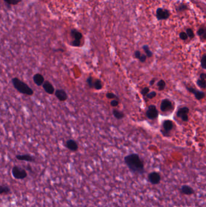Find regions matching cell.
<instances>
[{"label": "cell", "instance_id": "cell-38", "mask_svg": "<svg viewBox=\"0 0 206 207\" xmlns=\"http://www.w3.org/2000/svg\"><path fill=\"white\" fill-rule=\"evenodd\" d=\"M205 78H206V74L205 73H202L200 74L199 75V79H202V80H205Z\"/></svg>", "mask_w": 206, "mask_h": 207}, {"label": "cell", "instance_id": "cell-12", "mask_svg": "<svg viewBox=\"0 0 206 207\" xmlns=\"http://www.w3.org/2000/svg\"><path fill=\"white\" fill-rule=\"evenodd\" d=\"M56 97L60 101H65L68 99V95L65 91L63 89H58L55 91Z\"/></svg>", "mask_w": 206, "mask_h": 207}, {"label": "cell", "instance_id": "cell-25", "mask_svg": "<svg viewBox=\"0 0 206 207\" xmlns=\"http://www.w3.org/2000/svg\"><path fill=\"white\" fill-rule=\"evenodd\" d=\"M196 84L201 89H205V88H206V82H205V80H202V79H201L199 78L196 81Z\"/></svg>", "mask_w": 206, "mask_h": 207}, {"label": "cell", "instance_id": "cell-39", "mask_svg": "<svg viewBox=\"0 0 206 207\" xmlns=\"http://www.w3.org/2000/svg\"><path fill=\"white\" fill-rule=\"evenodd\" d=\"M155 80H156V79H155V78H153V79H152L150 81V82H149V85H153L155 84Z\"/></svg>", "mask_w": 206, "mask_h": 207}, {"label": "cell", "instance_id": "cell-27", "mask_svg": "<svg viewBox=\"0 0 206 207\" xmlns=\"http://www.w3.org/2000/svg\"><path fill=\"white\" fill-rule=\"evenodd\" d=\"M201 65L203 69H206V55L204 54L201 59Z\"/></svg>", "mask_w": 206, "mask_h": 207}, {"label": "cell", "instance_id": "cell-34", "mask_svg": "<svg viewBox=\"0 0 206 207\" xmlns=\"http://www.w3.org/2000/svg\"><path fill=\"white\" fill-rule=\"evenodd\" d=\"M71 45L73 47H79L80 46V41H78V40H73L71 43Z\"/></svg>", "mask_w": 206, "mask_h": 207}, {"label": "cell", "instance_id": "cell-7", "mask_svg": "<svg viewBox=\"0 0 206 207\" xmlns=\"http://www.w3.org/2000/svg\"><path fill=\"white\" fill-rule=\"evenodd\" d=\"M170 16V12L168 10L158 8L156 11V17L158 20H164L169 18Z\"/></svg>", "mask_w": 206, "mask_h": 207}, {"label": "cell", "instance_id": "cell-33", "mask_svg": "<svg viewBox=\"0 0 206 207\" xmlns=\"http://www.w3.org/2000/svg\"><path fill=\"white\" fill-rule=\"evenodd\" d=\"M149 92V88L146 87L143 88L142 90H141V94L143 96H146V94Z\"/></svg>", "mask_w": 206, "mask_h": 207}, {"label": "cell", "instance_id": "cell-26", "mask_svg": "<svg viewBox=\"0 0 206 207\" xmlns=\"http://www.w3.org/2000/svg\"><path fill=\"white\" fill-rule=\"evenodd\" d=\"M187 37L191 39L195 37V34L194 32L193 31V30L191 28H188L186 29V32Z\"/></svg>", "mask_w": 206, "mask_h": 207}, {"label": "cell", "instance_id": "cell-6", "mask_svg": "<svg viewBox=\"0 0 206 207\" xmlns=\"http://www.w3.org/2000/svg\"><path fill=\"white\" fill-rule=\"evenodd\" d=\"M189 113V109L187 107H184L178 109L176 112L177 117L181 118L183 121L187 122L189 120L188 113Z\"/></svg>", "mask_w": 206, "mask_h": 207}, {"label": "cell", "instance_id": "cell-21", "mask_svg": "<svg viewBox=\"0 0 206 207\" xmlns=\"http://www.w3.org/2000/svg\"><path fill=\"white\" fill-rule=\"evenodd\" d=\"M198 35L203 40H205L206 38V32H205V29L204 28H199V30L197 32Z\"/></svg>", "mask_w": 206, "mask_h": 207}, {"label": "cell", "instance_id": "cell-16", "mask_svg": "<svg viewBox=\"0 0 206 207\" xmlns=\"http://www.w3.org/2000/svg\"><path fill=\"white\" fill-rule=\"evenodd\" d=\"M33 79L34 82L38 85V86H41L42 85L44 81V77L41 74V73H36L35 74L33 77Z\"/></svg>", "mask_w": 206, "mask_h": 207}, {"label": "cell", "instance_id": "cell-4", "mask_svg": "<svg viewBox=\"0 0 206 207\" xmlns=\"http://www.w3.org/2000/svg\"><path fill=\"white\" fill-rule=\"evenodd\" d=\"M148 181L153 185H157L159 184L161 180V176L158 172L157 171H152L148 174Z\"/></svg>", "mask_w": 206, "mask_h": 207}, {"label": "cell", "instance_id": "cell-15", "mask_svg": "<svg viewBox=\"0 0 206 207\" xmlns=\"http://www.w3.org/2000/svg\"><path fill=\"white\" fill-rule=\"evenodd\" d=\"M16 158L19 161H23L31 162L35 161V158L30 154H18L16 156Z\"/></svg>", "mask_w": 206, "mask_h": 207}, {"label": "cell", "instance_id": "cell-13", "mask_svg": "<svg viewBox=\"0 0 206 207\" xmlns=\"http://www.w3.org/2000/svg\"><path fill=\"white\" fill-rule=\"evenodd\" d=\"M42 87L45 91L49 94H53L55 92V88L50 82L45 81L42 84Z\"/></svg>", "mask_w": 206, "mask_h": 207}, {"label": "cell", "instance_id": "cell-18", "mask_svg": "<svg viewBox=\"0 0 206 207\" xmlns=\"http://www.w3.org/2000/svg\"><path fill=\"white\" fill-rule=\"evenodd\" d=\"M113 113L114 117L117 119H122L125 117V114L123 112L116 109H113Z\"/></svg>", "mask_w": 206, "mask_h": 207}, {"label": "cell", "instance_id": "cell-19", "mask_svg": "<svg viewBox=\"0 0 206 207\" xmlns=\"http://www.w3.org/2000/svg\"><path fill=\"white\" fill-rule=\"evenodd\" d=\"M3 1L7 4L9 7H11V6L18 5L22 2V0H3Z\"/></svg>", "mask_w": 206, "mask_h": 207}, {"label": "cell", "instance_id": "cell-24", "mask_svg": "<svg viewBox=\"0 0 206 207\" xmlns=\"http://www.w3.org/2000/svg\"><path fill=\"white\" fill-rule=\"evenodd\" d=\"M157 85L158 87V90L159 91H162L166 87V82H165V81L163 79H160V81H158Z\"/></svg>", "mask_w": 206, "mask_h": 207}, {"label": "cell", "instance_id": "cell-22", "mask_svg": "<svg viewBox=\"0 0 206 207\" xmlns=\"http://www.w3.org/2000/svg\"><path fill=\"white\" fill-rule=\"evenodd\" d=\"M143 49L145 51V53H146V57L148 58H151L153 56V53L151 52V50H150L149 46L148 45H145L143 46Z\"/></svg>", "mask_w": 206, "mask_h": 207}, {"label": "cell", "instance_id": "cell-23", "mask_svg": "<svg viewBox=\"0 0 206 207\" xmlns=\"http://www.w3.org/2000/svg\"><path fill=\"white\" fill-rule=\"evenodd\" d=\"M102 83L100 79H95L94 81V88L97 90H99L102 88Z\"/></svg>", "mask_w": 206, "mask_h": 207}, {"label": "cell", "instance_id": "cell-35", "mask_svg": "<svg viewBox=\"0 0 206 207\" xmlns=\"http://www.w3.org/2000/svg\"><path fill=\"white\" fill-rule=\"evenodd\" d=\"M119 104V101H118L117 99H114V100H113L111 102V106H113V107H114L118 106Z\"/></svg>", "mask_w": 206, "mask_h": 207}, {"label": "cell", "instance_id": "cell-29", "mask_svg": "<svg viewBox=\"0 0 206 207\" xmlns=\"http://www.w3.org/2000/svg\"><path fill=\"white\" fill-rule=\"evenodd\" d=\"M156 96H157V93L155 91H151L150 93H148L146 94V97L150 99L154 98Z\"/></svg>", "mask_w": 206, "mask_h": 207}, {"label": "cell", "instance_id": "cell-20", "mask_svg": "<svg viewBox=\"0 0 206 207\" xmlns=\"http://www.w3.org/2000/svg\"><path fill=\"white\" fill-rule=\"evenodd\" d=\"M11 192V189L6 185H0V194H8Z\"/></svg>", "mask_w": 206, "mask_h": 207}, {"label": "cell", "instance_id": "cell-10", "mask_svg": "<svg viewBox=\"0 0 206 207\" xmlns=\"http://www.w3.org/2000/svg\"><path fill=\"white\" fill-rule=\"evenodd\" d=\"M179 192L181 194L186 196H191L195 193L194 189L188 185H183L181 186L179 188Z\"/></svg>", "mask_w": 206, "mask_h": 207}, {"label": "cell", "instance_id": "cell-36", "mask_svg": "<svg viewBox=\"0 0 206 207\" xmlns=\"http://www.w3.org/2000/svg\"><path fill=\"white\" fill-rule=\"evenodd\" d=\"M141 55H142V53H141V52L139 50H136L134 52V56H135L136 58H137L138 59L140 58Z\"/></svg>", "mask_w": 206, "mask_h": 207}, {"label": "cell", "instance_id": "cell-11", "mask_svg": "<svg viewBox=\"0 0 206 207\" xmlns=\"http://www.w3.org/2000/svg\"><path fill=\"white\" fill-rule=\"evenodd\" d=\"M186 89L190 92V93H192L194 94L195 98L197 99V100H201L203 98L205 97V93L202 91H199V90H198L194 88H192V87H186Z\"/></svg>", "mask_w": 206, "mask_h": 207}, {"label": "cell", "instance_id": "cell-31", "mask_svg": "<svg viewBox=\"0 0 206 207\" xmlns=\"http://www.w3.org/2000/svg\"><path fill=\"white\" fill-rule=\"evenodd\" d=\"M106 97L108 99H118V97L113 93H107L106 94Z\"/></svg>", "mask_w": 206, "mask_h": 207}, {"label": "cell", "instance_id": "cell-1", "mask_svg": "<svg viewBox=\"0 0 206 207\" xmlns=\"http://www.w3.org/2000/svg\"><path fill=\"white\" fill-rule=\"evenodd\" d=\"M124 162L133 173L142 175L145 173L144 162L138 154L131 153L126 156Z\"/></svg>", "mask_w": 206, "mask_h": 207}, {"label": "cell", "instance_id": "cell-32", "mask_svg": "<svg viewBox=\"0 0 206 207\" xmlns=\"http://www.w3.org/2000/svg\"><path fill=\"white\" fill-rule=\"evenodd\" d=\"M187 6L185 5H181L180 6H178V8L176 9V10L179 12H183L184 11L186 10H187Z\"/></svg>", "mask_w": 206, "mask_h": 207}, {"label": "cell", "instance_id": "cell-3", "mask_svg": "<svg viewBox=\"0 0 206 207\" xmlns=\"http://www.w3.org/2000/svg\"><path fill=\"white\" fill-rule=\"evenodd\" d=\"M12 173L13 176L17 179H24L27 176L26 170L18 166H14L13 167Z\"/></svg>", "mask_w": 206, "mask_h": 207}, {"label": "cell", "instance_id": "cell-8", "mask_svg": "<svg viewBox=\"0 0 206 207\" xmlns=\"http://www.w3.org/2000/svg\"><path fill=\"white\" fill-rule=\"evenodd\" d=\"M162 127L164 129V131H161L162 134L164 136L165 133H166V136H169L168 133L172 130L173 127V122L170 120H165L163 122Z\"/></svg>", "mask_w": 206, "mask_h": 207}, {"label": "cell", "instance_id": "cell-37", "mask_svg": "<svg viewBox=\"0 0 206 207\" xmlns=\"http://www.w3.org/2000/svg\"><path fill=\"white\" fill-rule=\"evenodd\" d=\"M146 58H147V57H146V56L145 55H142V54L141 56L140 57V58L139 59V61L141 62H145L146 61Z\"/></svg>", "mask_w": 206, "mask_h": 207}, {"label": "cell", "instance_id": "cell-9", "mask_svg": "<svg viewBox=\"0 0 206 207\" xmlns=\"http://www.w3.org/2000/svg\"><path fill=\"white\" fill-rule=\"evenodd\" d=\"M172 109V103L169 99H164L160 104V110L163 112H167Z\"/></svg>", "mask_w": 206, "mask_h": 207}, {"label": "cell", "instance_id": "cell-5", "mask_svg": "<svg viewBox=\"0 0 206 207\" xmlns=\"http://www.w3.org/2000/svg\"><path fill=\"white\" fill-rule=\"evenodd\" d=\"M146 115L149 119H156L158 116V112L156 106L154 105L149 106L146 112Z\"/></svg>", "mask_w": 206, "mask_h": 207}, {"label": "cell", "instance_id": "cell-28", "mask_svg": "<svg viewBox=\"0 0 206 207\" xmlns=\"http://www.w3.org/2000/svg\"><path fill=\"white\" fill-rule=\"evenodd\" d=\"M86 82L88 85V86L91 88H94V81H93V78L91 76H89L87 79H86Z\"/></svg>", "mask_w": 206, "mask_h": 207}, {"label": "cell", "instance_id": "cell-30", "mask_svg": "<svg viewBox=\"0 0 206 207\" xmlns=\"http://www.w3.org/2000/svg\"><path fill=\"white\" fill-rule=\"evenodd\" d=\"M179 38H180V39H181V40H183V41L187 40V38H188V37H187V35L186 33V32H181V33H179Z\"/></svg>", "mask_w": 206, "mask_h": 207}, {"label": "cell", "instance_id": "cell-17", "mask_svg": "<svg viewBox=\"0 0 206 207\" xmlns=\"http://www.w3.org/2000/svg\"><path fill=\"white\" fill-rule=\"evenodd\" d=\"M71 35L74 38V40L80 41L83 38L82 33H80L76 29H72L71 30Z\"/></svg>", "mask_w": 206, "mask_h": 207}, {"label": "cell", "instance_id": "cell-14", "mask_svg": "<svg viewBox=\"0 0 206 207\" xmlns=\"http://www.w3.org/2000/svg\"><path fill=\"white\" fill-rule=\"evenodd\" d=\"M66 147L72 151H76L78 150V144L74 140L69 139L66 142Z\"/></svg>", "mask_w": 206, "mask_h": 207}, {"label": "cell", "instance_id": "cell-2", "mask_svg": "<svg viewBox=\"0 0 206 207\" xmlns=\"http://www.w3.org/2000/svg\"><path fill=\"white\" fill-rule=\"evenodd\" d=\"M12 82L13 84L14 87L20 93L32 96L33 94V90L25 82L20 80L18 78H14L12 79Z\"/></svg>", "mask_w": 206, "mask_h": 207}]
</instances>
